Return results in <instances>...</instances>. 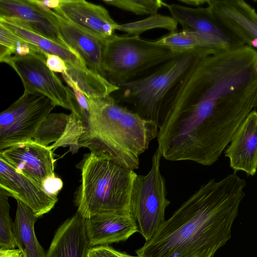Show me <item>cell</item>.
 Instances as JSON below:
<instances>
[{"mask_svg":"<svg viewBox=\"0 0 257 257\" xmlns=\"http://www.w3.org/2000/svg\"><path fill=\"white\" fill-rule=\"evenodd\" d=\"M257 107V50L206 51L168 94L157 137L170 161L216 162Z\"/></svg>","mask_w":257,"mask_h":257,"instance_id":"1","label":"cell"},{"mask_svg":"<svg viewBox=\"0 0 257 257\" xmlns=\"http://www.w3.org/2000/svg\"><path fill=\"white\" fill-rule=\"evenodd\" d=\"M245 185L235 172L202 185L136 250L137 257H213L231 237Z\"/></svg>","mask_w":257,"mask_h":257,"instance_id":"2","label":"cell"},{"mask_svg":"<svg viewBox=\"0 0 257 257\" xmlns=\"http://www.w3.org/2000/svg\"><path fill=\"white\" fill-rule=\"evenodd\" d=\"M88 100L90 110L80 148L107 153L123 167L138 169L140 155L157 137L156 124L118 104L111 95Z\"/></svg>","mask_w":257,"mask_h":257,"instance_id":"3","label":"cell"},{"mask_svg":"<svg viewBox=\"0 0 257 257\" xmlns=\"http://www.w3.org/2000/svg\"><path fill=\"white\" fill-rule=\"evenodd\" d=\"M77 167L81 182L76 195L77 211L85 218L108 213H132L131 196L137 175L107 153L90 151Z\"/></svg>","mask_w":257,"mask_h":257,"instance_id":"4","label":"cell"},{"mask_svg":"<svg viewBox=\"0 0 257 257\" xmlns=\"http://www.w3.org/2000/svg\"><path fill=\"white\" fill-rule=\"evenodd\" d=\"M208 48L183 52L144 76L127 83L115 92L118 104L141 118L156 124L163 122L164 104L168 94L197 58Z\"/></svg>","mask_w":257,"mask_h":257,"instance_id":"5","label":"cell"},{"mask_svg":"<svg viewBox=\"0 0 257 257\" xmlns=\"http://www.w3.org/2000/svg\"><path fill=\"white\" fill-rule=\"evenodd\" d=\"M181 53L156 41L114 34L105 41L103 76L111 84L120 87L145 76Z\"/></svg>","mask_w":257,"mask_h":257,"instance_id":"6","label":"cell"},{"mask_svg":"<svg viewBox=\"0 0 257 257\" xmlns=\"http://www.w3.org/2000/svg\"><path fill=\"white\" fill-rule=\"evenodd\" d=\"M161 153L158 148L146 175H137L132 190L131 209L139 232L146 241L150 240L165 222V211L170 201L167 199L165 180L160 172Z\"/></svg>","mask_w":257,"mask_h":257,"instance_id":"7","label":"cell"},{"mask_svg":"<svg viewBox=\"0 0 257 257\" xmlns=\"http://www.w3.org/2000/svg\"><path fill=\"white\" fill-rule=\"evenodd\" d=\"M55 106L43 94L24 92L0 114V151L32 141Z\"/></svg>","mask_w":257,"mask_h":257,"instance_id":"8","label":"cell"},{"mask_svg":"<svg viewBox=\"0 0 257 257\" xmlns=\"http://www.w3.org/2000/svg\"><path fill=\"white\" fill-rule=\"evenodd\" d=\"M3 63L10 65L18 74L24 92L37 93L49 98L56 106L77 113L74 95L58 76L47 66L44 55L32 53L13 56Z\"/></svg>","mask_w":257,"mask_h":257,"instance_id":"9","label":"cell"},{"mask_svg":"<svg viewBox=\"0 0 257 257\" xmlns=\"http://www.w3.org/2000/svg\"><path fill=\"white\" fill-rule=\"evenodd\" d=\"M220 24L244 45L257 49V12L243 0H207Z\"/></svg>","mask_w":257,"mask_h":257,"instance_id":"10","label":"cell"},{"mask_svg":"<svg viewBox=\"0 0 257 257\" xmlns=\"http://www.w3.org/2000/svg\"><path fill=\"white\" fill-rule=\"evenodd\" d=\"M0 158L43 187L56 177L53 151L33 140L0 151Z\"/></svg>","mask_w":257,"mask_h":257,"instance_id":"11","label":"cell"},{"mask_svg":"<svg viewBox=\"0 0 257 257\" xmlns=\"http://www.w3.org/2000/svg\"><path fill=\"white\" fill-rule=\"evenodd\" d=\"M0 188L29 207L39 217L49 212L57 197L48 193L43 187L17 171L0 158Z\"/></svg>","mask_w":257,"mask_h":257,"instance_id":"12","label":"cell"},{"mask_svg":"<svg viewBox=\"0 0 257 257\" xmlns=\"http://www.w3.org/2000/svg\"><path fill=\"white\" fill-rule=\"evenodd\" d=\"M53 11L71 23L105 39L114 35L118 25L105 8L84 0H60Z\"/></svg>","mask_w":257,"mask_h":257,"instance_id":"13","label":"cell"},{"mask_svg":"<svg viewBox=\"0 0 257 257\" xmlns=\"http://www.w3.org/2000/svg\"><path fill=\"white\" fill-rule=\"evenodd\" d=\"M81 117L76 112L69 114L50 113L42 122L33 140L55 151L59 147H69L72 154L80 148L79 141L84 132Z\"/></svg>","mask_w":257,"mask_h":257,"instance_id":"14","label":"cell"},{"mask_svg":"<svg viewBox=\"0 0 257 257\" xmlns=\"http://www.w3.org/2000/svg\"><path fill=\"white\" fill-rule=\"evenodd\" d=\"M0 18L16 21L43 36L67 45L53 11H42L30 0H1Z\"/></svg>","mask_w":257,"mask_h":257,"instance_id":"15","label":"cell"},{"mask_svg":"<svg viewBox=\"0 0 257 257\" xmlns=\"http://www.w3.org/2000/svg\"><path fill=\"white\" fill-rule=\"evenodd\" d=\"M90 247L126 241L139 232L132 213H108L94 215L85 220Z\"/></svg>","mask_w":257,"mask_h":257,"instance_id":"16","label":"cell"},{"mask_svg":"<svg viewBox=\"0 0 257 257\" xmlns=\"http://www.w3.org/2000/svg\"><path fill=\"white\" fill-rule=\"evenodd\" d=\"M230 167L253 176L257 171V111H251L234 133L224 152Z\"/></svg>","mask_w":257,"mask_h":257,"instance_id":"17","label":"cell"},{"mask_svg":"<svg viewBox=\"0 0 257 257\" xmlns=\"http://www.w3.org/2000/svg\"><path fill=\"white\" fill-rule=\"evenodd\" d=\"M53 12L66 44L77 53L89 70L104 77L102 59L106 39L77 27Z\"/></svg>","mask_w":257,"mask_h":257,"instance_id":"18","label":"cell"},{"mask_svg":"<svg viewBox=\"0 0 257 257\" xmlns=\"http://www.w3.org/2000/svg\"><path fill=\"white\" fill-rule=\"evenodd\" d=\"M85 220L77 211L65 221L56 232L45 257H86L91 247Z\"/></svg>","mask_w":257,"mask_h":257,"instance_id":"19","label":"cell"},{"mask_svg":"<svg viewBox=\"0 0 257 257\" xmlns=\"http://www.w3.org/2000/svg\"><path fill=\"white\" fill-rule=\"evenodd\" d=\"M183 30H193L216 36L233 48L243 45L222 27L209 8H191L180 4H167L166 7Z\"/></svg>","mask_w":257,"mask_h":257,"instance_id":"20","label":"cell"},{"mask_svg":"<svg viewBox=\"0 0 257 257\" xmlns=\"http://www.w3.org/2000/svg\"><path fill=\"white\" fill-rule=\"evenodd\" d=\"M0 24L21 38L34 44L43 52L57 55L66 63L76 67L88 69L77 53L67 45L43 36L9 19L0 18Z\"/></svg>","mask_w":257,"mask_h":257,"instance_id":"21","label":"cell"},{"mask_svg":"<svg viewBox=\"0 0 257 257\" xmlns=\"http://www.w3.org/2000/svg\"><path fill=\"white\" fill-rule=\"evenodd\" d=\"M13 232L18 249L25 257H45V251L38 242L34 231V224L38 218L27 205L19 200Z\"/></svg>","mask_w":257,"mask_h":257,"instance_id":"22","label":"cell"},{"mask_svg":"<svg viewBox=\"0 0 257 257\" xmlns=\"http://www.w3.org/2000/svg\"><path fill=\"white\" fill-rule=\"evenodd\" d=\"M156 41L179 52L200 48L212 49L218 51L235 48L213 35L188 30L170 33Z\"/></svg>","mask_w":257,"mask_h":257,"instance_id":"23","label":"cell"},{"mask_svg":"<svg viewBox=\"0 0 257 257\" xmlns=\"http://www.w3.org/2000/svg\"><path fill=\"white\" fill-rule=\"evenodd\" d=\"M66 64L67 75L88 99L106 97L119 89V87L111 84L103 76L88 69L78 68L66 63Z\"/></svg>","mask_w":257,"mask_h":257,"instance_id":"24","label":"cell"},{"mask_svg":"<svg viewBox=\"0 0 257 257\" xmlns=\"http://www.w3.org/2000/svg\"><path fill=\"white\" fill-rule=\"evenodd\" d=\"M40 53L47 56L34 44L26 41L0 24V62L13 56Z\"/></svg>","mask_w":257,"mask_h":257,"instance_id":"25","label":"cell"},{"mask_svg":"<svg viewBox=\"0 0 257 257\" xmlns=\"http://www.w3.org/2000/svg\"><path fill=\"white\" fill-rule=\"evenodd\" d=\"M177 24L173 18L157 14L142 20L118 24L116 30L135 36H139L146 31L157 28L166 29L171 33L177 32Z\"/></svg>","mask_w":257,"mask_h":257,"instance_id":"26","label":"cell"},{"mask_svg":"<svg viewBox=\"0 0 257 257\" xmlns=\"http://www.w3.org/2000/svg\"><path fill=\"white\" fill-rule=\"evenodd\" d=\"M10 209L9 196L0 188V250L14 249L17 246Z\"/></svg>","mask_w":257,"mask_h":257,"instance_id":"27","label":"cell"},{"mask_svg":"<svg viewBox=\"0 0 257 257\" xmlns=\"http://www.w3.org/2000/svg\"><path fill=\"white\" fill-rule=\"evenodd\" d=\"M105 4L116 7L137 15L158 14V11L167 4L161 0H103Z\"/></svg>","mask_w":257,"mask_h":257,"instance_id":"28","label":"cell"},{"mask_svg":"<svg viewBox=\"0 0 257 257\" xmlns=\"http://www.w3.org/2000/svg\"><path fill=\"white\" fill-rule=\"evenodd\" d=\"M61 75L73 92L77 113L84 123L87 120L90 110L88 99L67 73L61 74Z\"/></svg>","mask_w":257,"mask_h":257,"instance_id":"29","label":"cell"},{"mask_svg":"<svg viewBox=\"0 0 257 257\" xmlns=\"http://www.w3.org/2000/svg\"><path fill=\"white\" fill-rule=\"evenodd\" d=\"M86 257H137L116 250L111 246L99 245L91 247Z\"/></svg>","mask_w":257,"mask_h":257,"instance_id":"30","label":"cell"},{"mask_svg":"<svg viewBox=\"0 0 257 257\" xmlns=\"http://www.w3.org/2000/svg\"><path fill=\"white\" fill-rule=\"evenodd\" d=\"M46 64L53 72L67 73V67L65 61L60 57L48 54L46 56Z\"/></svg>","mask_w":257,"mask_h":257,"instance_id":"31","label":"cell"},{"mask_svg":"<svg viewBox=\"0 0 257 257\" xmlns=\"http://www.w3.org/2000/svg\"><path fill=\"white\" fill-rule=\"evenodd\" d=\"M62 187V181L56 176L48 179L43 185V188L45 191L48 193L56 196Z\"/></svg>","mask_w":257,"mask_h":257,"instance_id":"32","label":"cell"},{"mask_svg":"<svg viewBox=\"0 0 257 257\" xmlns=\"http://www.w3.org/2000/svg\"><path fill=\"white\" fill-rule=\"evenodd\" d=\"M30 1L40 10L44 12L55 9L59 6L60 3V0H30Z\"/></svg>","mask_w":257,"mask_h":257,"instance_id":"33","label":"cell"},{"mask_svg":"<svg viewBox=\"0 0 257 257\" xmlns=\"http://www.w3.org/2000/svg\"><path fill=\"white\" fill-rule=\"evenodd\" d=\"M22 255L19 249L0 250V257H22Z\"/></svg>","mask_w":257,"mask_h":257,"instance_id":"34","label":"cell"},{"mask_svg":"<svg viewBox=\"0 0 257 257\" xmlns=\"http://www.w3.org/2000/svg\"><path fill=\"white\" fill-rule=\"evenodd\" d=\"M180 3L193 6H199L207 3L205 0H179Z\"/></svg>","mask_w":257,"mask_h":257,"instance_id":"35","label":"cell"},{"mask_svg":"<svg viewBox=\"0 0 257 257\" xmlns=\"http://www.w3.org/2000/svg\"><path fill=\"white\" fill-rule=\"evenodd\" d=\"M253 1L254 3H257V0H253Z\"/></svg>","mask_w":257,"mask_h":257,"instance_id":"36","label":"cell"},{"mask_svg":"<svg viewBox=\"0 0 257 257\" xmlns=\"http://www.w3.org/2000/svg\"><path fill=\"white\" fill-rule=\"evenodd\" d=\"M22 257H25L24 256L22 255Z\"/></svg>","mask_w":257,"mask_h":257,"instance_id":"37","label":"cell"}]
</instances>
